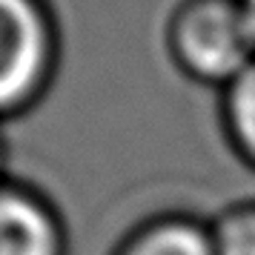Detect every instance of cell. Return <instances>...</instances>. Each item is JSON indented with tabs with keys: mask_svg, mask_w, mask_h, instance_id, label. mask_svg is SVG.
Instances as JSON below:
<instances>
[{
	"mask_svg": "<svg viewBox=\"0 0 255 255\" xmlns=\"http://www.w3.org/2000/svg\"><path fill=\"white\" fill-rule=\"evenodd\" d=\"M58 58L55 23L40 0H0V118L17 115L49 86Z\"/></svg>",
	"mask_w": 255,
	"mask_h": 255,
	"instance_id": "cell-2",
	"label": "cell"
},
{
	"mask_svg": "<svg viewBox=\"0 0 255 255\" xmlns=\"http://www.w3.org/2000/svg\"><path fill=\"white\" fill-rule=\"evenodd\" d=\"M169 52L192 81L227 89L255 60V37L238 0H186L169 23Z\"/></svg>",
	"mask_w": 255,
	"mask_h": 255,
	"instance_id": "cell-1",
	"label": "cell"
},
{
	"mask_svg": "<svg viewBox=\"0 0 255 255\" xmlns=\"http://www.w3.org/2000/svg\"><path fill=\"white\" fill-rule=\"evenodd\" d=\"M115 255H215L212 230L192 218H158L129 232Z\"/></svg>",
	"mask_w": 255,
	"mask_h": 255,
	"instance_id": "cell-4",
	"label": "cell"
},
{
	"mask_svg": "<svg viewBox=\"0 0 255 255\" xmlns=\"http://www.w3.org/2000/svg\"><path fill=\"white\" fill-rule=\"evenodd\" d=\"M215 255H255V204L227 212L212 227Z\"/></svg>",
	"mask_w": 255,
	"mask_h": 255,
	"instance_id": "cell-6",
	"label": "cell"
},
{
	"mask_svg": "<svg viewBox=\"0 0 255 255\" xmlns=\"http://www.w3.org/2000/svg\"><path fill=\"white\" fill-rule=\"evenodd\" d=\"M244 9V17H247V23H250V32L255 37V0H238Z\"/></svg>",
	"mask_w": 255,
	"mask_h": 255,
	"instance_id": "cell-7",
	"label": "cell"
},
{
	"mask_svg": "<svg viewBox=\"0 0 255 255\" xmlns=\"http://www.w3.org/2000/svg\"><path fill=\"white\" fill-rule=\"evenodd\" d=\"M224 124L235 149L255 166V60L224 89Z\"/></svg>",
	"mask_w": 255,
	"mask_h": 255,
	"instance_id": "cell-5",
	"label": "cell"
},
{
	"mask_svg": "<svg viewBox=\"0 0 255 255\" xmlns=\"http://www.w3.org/2000/svg\"><path fill=\"white\" fill-rule=\"evenodd\" d=\"M66 235L55 209L29 189L0 181V255H63Z\"/></svg>",
	"mask_w": 255,
	"mask_h": 255,
	"instance_id": "cell-3",
	"label": "cell"
}]
</instances>
